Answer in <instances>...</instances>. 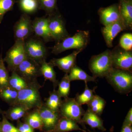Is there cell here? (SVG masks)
<instances>
[{
  "label": "cell",
  "mask_w": 132,
  "mask_h": 132,
  "mask_svg": "<svg viewBox=\"0 0 132 132\" xmlns=\"http://www.w3.org/2000/svg\"><path fill=\"white\" fill-rule=\"evenodd\" d=\"M90 41L89 31H78L73 36H70L55 43L52 48V53L57 55L72 49L83 51L87 47Z\"/></svg>",
  "instance_id": "6da1fadb"
},
{
  "label": "cell",
  "mask_w": 132,
  "mask_h": 132,
  "mask_svg": "<svg viewBox=\"0 0 132 132\" xmlns=\"http://www.w3.org/2000/svg\"><path fill=\"white\" fill-rule=\"evenodd\" d=\"M105 78L116 92L127 94L132 90V72L113 68Z\"/></svg>",
  "instance_id": "7a4b0ae2"
},
{
  "label": "cell",
  "mask_w": 132,
  "mask_h": 132,
  "mask_svg": "<svg viewBox=\"0 0 132 132\" xmlns=\"http://www.w3.org/2000/svg\"><path fill=\"white\" fill-rule=\"evenodd\" d=\"M42 87L38 81L28 83L27 87L18 92L16 103L23 104L30 110L40 108L44 103L39 92Z\"/></svg>",
  "instance_id": "3957f363"
},
{
  "label": "cell",
  "mask_w": 132,
  "mask_h": 132,
  "mask_svg": "<svg viewBox=\"0 0 132 132\" xmlns=\"http://www.w3.org/2000/svg\"><path fill=\"white\" fill-rule=\"evenodd\" d=\"M113 68L110 50H107L100 54L93 55L89 61V69L95 78L105 77Z\"/></svg>",
  "instance_id": "277c9868"
},
{
  "label": "cell",
  "mask_w": 132,
  "mask_h": 132,
  "mask_svg": "<svg viewBox=\"0 0 132 132\" xmlns=\"http://www.w3.org/2000/svg\"><path fill=\"white\" fill-rule=\"evenodd\" d=\"M40 38L29 37L24 41V49L26 57L36 63L40 64L46 61L48 55V51Z\"/></svg>",
  "instance_id": "5b68a950"
},
{
  "label": "cell",
  "mask_w": 132,
  "mask_h": 132,
  "mask_svg": "<svg viewBox=\"0 0 132 132\" xmlns=\"http://www.w3.org/2000/svg\"><path fill=\"white\" fill-rule=\"evenodd\" d=\"M59 112L62 117L71 119L81 125L84 130H87L82 118L85 111L81 105L78 104L75 98H66L62 100Z\"/></svg>",
  "instance_id": "8992f818"
},
{
  "label": "cell",
  "mask_w": 132,
  "mask_h": 132,
  "mask_svg": "<svg viewBox=\"0 0 132 132\" xmlns=\"http://www.w3.org/2000/svg\"><path fill=\"white\" fill-rule=\"evenodd\" d=\"M48 15L50 32L56 43L71 36L67 31L65 20L59 10L53 14Z\"/></svg>",
  "instance_id": "52a82bcc"
},
{
  "label": "cell",
  "mask_w": 132,
  "mask_h": 132,
  "mask_svg": "<svg viewBox=\"0 0 132 132\" xmlns=\"http://www.w3.org/2000/svg\"><path fill=\"white\" fill-rule=\"evenodd\" d=\"M24 41L15 40L14 45L7 51L3 59L4 62L7 64L9 71L12 72L15 71L17 67L27 58L24 49Z\"/></svg>",
  "instance_id": "ba28073f"
},
{
  "label": "cell",
  "mask_w": 132,
  "mask_h": 132,
  "mask_svg": "<svg viewBox=\"0 0 132 132\" xmlns=\"http://www.w3.org/2000/svg\"><path fill=\"white\" fill-rule=\"evenodd\" d=\"M14 71L27 83L37 81V78L42 76L40 64L27 58Z\"/></svg>",
  "instance_id": "9c48e42d"
},
{
  "label": "cell",
  "mask_w": 132,
  "mask_h": 132,
  "mask_svg": "<svg viewBox=\"0 0 132 132\" xmlns=\"http://www.w3.org/2000/svg\"><path fill=\"white\" fill-rule=\"evenodd\" d=\"M112 65L114 68L132 70V50L127 51L118 46L111 51Z\"/></svg>",
  "instance_id": "30bf717a"
},
{
  "label": "cell",
  "mask_w": 132,
  "mask_h": 132,
  "mask_svg": "<svg viewBox=\"0 0 132 132\" xmlns=\"http://www.w3.org/2000/svg\"><path fill=\"white\" fill-rule=\"evenodd\" d=\"M15 40L25 41L30 37L33 32L32 21L28 15L24 13L15 24L13 27Z\"/></svg>",
  "instance_id": "8fae6325"
},
{
  "label": "cell",
  "mask_w": 132,
  "mask_h": 132,
  "mask_svg": "<svg viewBox=\"0 0 132 132\" xmlns=\"http://www.w3.org/2000/svg\"><path fill=\"white\" fill-rule=\"evenodd\" d=\"M43 123V132H53L62 116L59 112L49 109L44 103L38 108Z\"/></svg>",
  "instance_id": "7c38bea8"
},
{
  "label": "cell",
  "mask_w": 132,
  "mask_h": 132,
  "mask_svg": "<svg viewBox=\"0 0 132 132\" xmlns=\"http://www.w3.org/2000/svg\"><path fill=\"white\" fill-rule=\"evenodd\" d=\"M101 23L106 26L121 19L118 3L106 7H101L98 10Z\"/></svg>",
  "instance_id": "4fadbf2b"
},
{
  "label": "cell",
  "mask_w": 132,
  "mask_h": 132,
  "mask_svg": "<svg viewBox=\"0 0 132 132\" xmlns=\"http://www.w3.org/2000/svg\"><path fill=\"white\" fill-rule=\"evenodd\" d=\"M126 30L122 19L108 26L102 28V34L104 37L107 46L111 48L113 46V42L115 37L121 31Z\"/></svg>",
  "instance_id": "5bb4252c"
},
{
  "label": "cell",
  "mask_w": 132,
  "mask_h": 132,
  "mask_svg": "<svg viewBox=\"0 0 132 132\" xmlns=\"http://www.w3.org/2000/svg\"><path fill=\"white\" fill-rule=\"evenodd\" d=\"M32 26L36 36L41 38L45 42L53 41L48 29L47 16L36 18L32 21Z\"/></svg>",
  "instance_id": "9a60e30c"
},
{
  "label": "cell",
  "mask_w": 132,
  "mask_h": 132,
  "mask_svg": "<svg viewBox=\"0 0 132 132\" xmlns=\"http://www.w3.org/2000/svg\"><path fill=\"white\" fill-rule=\"evenodd\" d=\"M82 51L76 50L66 57L60 59L53 58L50 60L49 63L53 67H57L64 72L69 73L71 69L76 65L77 55Z\"/></svg>",
  "instance_id": "2e32d148"
},
{
  "label": "cell",
  "mask_w": 132,
  "mask_h": 132,
  "mask_svg": "<svg viewBox=\"0 0 132 132\" xmlns=\"http://www.w3.org/2000/svg\"><path fill=\"white\" fill-rule=\"evenodd\" d=\"M119 10L126 30L132 29V0H119Z\"/></svg>",
  "instance_id": "e0dca14e"
},
{
  "label": "cell",
  "mask_w": 132,
  "mask_h": 132,
  "mask_svg": "<svg viewBox=\"0 0 132 132\" xmlns=\"http://www.w3.org/2000/svg\"><path fill=\"white\" fill-rule=\"evenodd\" d=\"M10 106L9 109L3 111V113L6 118L12 121L19 120L31 111L25 105L20 103H16Z\"/></svg>",
  "instance_id": "ac0fdd59"
},
{
  "label": "cell",
  "mask_w": 132,
  "mask_h": 132,
  "mask_svg": "<svg viewBox=\"0 0 132 132\" xmlns=\"http://www.w3.org/2000/svg\"><path fill=\"white\" fill-rule=\"evenodd\" d=\"M82 121L85 125H88L92 128H98L102 131H106L104 127V121L100 116L93 112L89 109L85 111L82 118Z\"/></svg>",
  "instance_id": "d6986e66"
},
{
  "label": "cell",
  "mask_w": 132,
  "mask_h": 132,
  "mask_svg": "<svg viewBox=\"0 0 132 132\" xmlns=\"http://www.w3.org/2000/svg\"><path fill=\"white\" fill-rule=\"evenodd\" d=\"M78 130L87 132L86 130L81 129L78 125V123L75 121L62 117L53 132H68Z\"/></svg>",
  "instance_id": "ffe728a7"
},
{
  "label": "cell",
  "mask_w": 132,
  "mask_h": 132,
  "mask_svg": "<svg viewBox=\"0 0 132 132\" xmlns=\"http://www.w3.org/2000/svg\"><path fill=\"white\" fill-rule=\"evenodd\" d=\"M22 118L23 122L27 124L34 130L38 129L43 132L42 121L38 108L29 111Z\"/></svg>",
  "instance_id": "44dd1931"
},
{
  "label": "cell",
  "mask_w": 132,
  "mask_h": 132,
  "mask_svg": "<svg viewBox=\"0 0 132 132\" xmlns=\"http://www.w3.org/2000/svg\"><path fill=\"white\" fill-rule=\"evenodd\" d=\"M69 73V79L71 81L76 80L84 81L85 82L90 81L96 82L97 81L96 78L88 75L85 71L77 65L71 69Z\"/></svg>",
  "instance_id": "7402d4cb"
},
{
  "label": "cell",
  "mask_w": 132,
  "mask_h": 132,
  "mask_svg": "<svg viewBox=\"0 0 132 132\" xmlns=\"http://www.w3.org/2000/svg\"><path fill=\"white\" fill-rule=\"evenodd\" d=\"M45 101L44 104L47 107L54 112H59L62 100L57 90L54 89L50 92L49 97Z\"/></svg>",
  "instance_id": "603a6c76"
},
{
  "label": "cell",
  "mask_w": 132,
  "mask_h": 132,
  "mask_svg": "<svg viewBox=\"0 0 132 132\" xmlns=\"http://www.w3.org/2000/svg\"><path fill=\"white\" fill-rule=\"evenodd\" d=\"M40 66L42 76L46 79L53 82L54 89H55L59 82L57 79L56 74L54 69V67L49 62L48 63L46 61L43 62L41 64Z\"/></svg>",
  "instance_id": "cb8c5ba5"
},
{
  "label": "cell",
  "mask_w": 132,
  "mask_h": 132,
  "mask_svg": "<svg viewBox=\"0 0 132 132\" xmlns=\"http://www.w3.org/2000/svg\"><path fill=\"white\" fill-rule=\"evenodd\" d=\"M106 101L99 95H94L93 98L87 104L88 109L99 116L103 113Z\"/></svg>",
  "instance_id": "d4e9b609"
},
{
  "label": "cell",
  "mask_w": 132,
  "mask_h": 132,
  "mask_svg": "<svg viewBox=\"0 0 132 132\" xmlns=\"http://www.w3.org/2000/svg\"><path fill=\"white\" fill-rule=\"evenodd\" d=\"M18 92L9 86L0 88V98L10 106L16 104Z\"/></svg>",
  "instance_id": "484cf974"
},
{
  "label": "cell",
  "mask_w": 132,
  "mask_h": 132,
  "mask_svg": "<svg viewBox=\"0 0 132 132\" xmlns=\"http://www.w3.org/2000/svg\"><path fill=\"white\" fill-rule=\"evenodd\" d=\"M19 7L26 14L35 13L39 9V0H19Z\"/></svg>",
  "instance_id": "4316f807"
},
{
  "label": "cell",
  "mask_w": 132,
  "mask_h": 132,
  "mask_svg": "<svg viewBox=\"0 0 132 132\" xmlns=\"http://www.w3.org/2000/svg\"><path fill=\"white\" fill-rule=\"evenodd\" d=\"M28 85V83L18 75L15 71L12 72L9 80V86L10 87L19 92L27 87Z\"/></svg>",
  "instance_id": "83f0119b"
},
{
  "label": "cell",
  "mask_w": 132,
  "mask_h": 132,
  "mask_svg": "<svg viewBox=\"0 0 132 132\" xmlns=\"http://www.w3.org/2000/svg\"><path fill=\"white\" fill-rule=\"evenodd\" d=\"M86 86L85 90L81 94H77L76 96V101L78 104L80 105L84 104H87L91 100L94 96V93L95 92V88L93 89H90L88 88L87 82H85Z\"/></svg>",
  "instance_id": "f1b7e54d"
},
{
  "label": "cell",
  "mask_w": 132,
  "mask_h": 132,
  "mask_svg": "<svg viewBox=\"0 0 132 132\" xmlns=\"http://www.w3.org/2000/svg\"><path fill=\"white\" fill-rule=\"evenodd\" d=\"M39 9L44 10L47 15L54 13L59 11L57 0H39Z\"/></svg>",
  "instance_id": "f546056e"
},
{
  "label": "cell",
  "mask_w": 132,
  "mask_h": 132,
  "mask_svg": "<svg viewBox=\"0 0 132 132\" xmlns=\"http://www.w3.org/2000/svg\"><path fill=\"white\" fill-rule=\"evenodd\" d=\"M71 82L69 79L68 73H66L58 85L59 89L57 91L62 98L64 99L68 98L70 93Z\"/></svg>",
  "instance_id": "4dcf8cb0"
},
{
  "label": "cell",
  "mask_w": 132,
  "mask_h": 132,
  "mask_svg": "<svg viewBox=\"0 0 132 132\" xmlns=\"http://www.w3.org/2000/svg\"><path fill=\"white\" fill-rule=\"evenodd\" d=\"M15 2V0H0V24L5 14L13 9Z\"/></svg>",
  "instance_id": "1f68e13d"
},
{
  "label": "cell",
  "mask_w": 132,
  "mask_h": 132,
  "mask_svg": "<svg viewBox=\"0 0 132 132\" xmlns=\"http://www.w3.org/2000/svg\"><path fill=\"white\" fill-rule=\"evenodd\" d=\"M0 114L2 116V120L1 121V132H20L17 127H15L12 123H10L5 117L3 111L0 109Z\"/></svg>",
  "instance_id": "d6a6232c"
},
{
  "label": "cell",
  "mask_w": 132,
  "mask_h": 132,
  "mask_svg": "<svg viewBox=\"0 0 132 132\" xmlns=\"http://www.w3.org/2000/svg\"><path fill=\"white\" fill-rule=\"evenodd\" d=\"M10 76L3 61L0 65V88L9 86Z\"/></svg>",
  "instance_id": "836d02e7"
},
{
  "label": "cell",
  "mask_w": 132,
  "mask_h": 132,
  "mask_svg": "<svg viewBox=\"0 0 132 132\" xmlns=\"http://www.w3.org/2000/svg\"><path fill=\"white\" fill-rule=\"evenodd\" d=\"M120 46L123 49L127 51L132 50V34L126 33L121 37Z\"/></svg>",
  "instance_id": "e575fe53"
},
{
  "label": "cell",
  "mask_w": 132,
  "mask_h": 132,
  "mask_svg": "<svg viewBox=\"0 0 132 132\" xmlns=\"http://www.w3.org/2000/svg\"><path fill=\"white\" fill-rule=\"evenodd\" d=\"M16 127L20 132H35L34 130L29 125L21 122L20 120L17 121Z\"/></svg>",
  "instance_id": "d590c367"
},
{
  "label": "cell",
  "mask_w": 132,
  "mask_h": 132,
  "mask_svg": "<svg viewBox=\"0 0 132 132\" xmlns=\"http://www.w3.org/2000/svg\"><path fill=\"white\" fill-rule=\"evenodd\" d=\"M123 125H132V108H131L126 116Z\"/></svg>",
  "instance_id": "8d00e7d4"
},
{
  "label": "cell",
  "mask_w": 132,
  "mask_h": 132,
  "mask_svg": "<svg viewBox=\"0 0 132 132\" xmlns=\"http://www.w3.org/2000/svg\"><path fill=\"white\" fill-rule=\"evenodd\" d=\"M121 132H132V126L123 125Z\"/></svg>",
  "instance_id": "74e56055"
},
{
  "label": "cell",
  "mask_w": 132,
  "mask_h": 132,
  "mask_svg": "<svg viewBox=\"0 0 132 132\" xmlns=\"http://www.w3.org/2000/svg\"><path fill=\"white\" fill-rule=\"evenodd\" d=\"M3 61V59L2 58V54H1V55H0V65H1V64L2 62Z\"/></svg>",
  "instance_id": "f35d334b"
},
{
  "label": "cell",
  "mask_w": 132,
  "mask_h": 132,
  "mask_svg": "<svg viewBox=\"0 0 132 132\" xmlns=\"http://www.w3.org/2000/svg\"><path fill=\"white\" fill-rule=\"evenodd\" d=\"M1 121H0V132H1Z\"/></svg>",
  "instance_id": "ab89813d"
},
{
  "label": "cell",
  "mask_w": 132,
  "mask_h": 132,
  "mask_svg": "<svg viewBox=\"0 0 132 132\" xmlns=\"http://www.w3.org/2000/svg\"><path fill=\"white\" fill-rule=\"evenodd\" d=\"M94 132L92 131H90L89 130H88V132Z\"/></svg>",
  "instance_id": "60d3db41"
},
{
  "label": "cell",
  "mask_w": 132,
  "mask_h": 132,
  "mask_svg": "<svg viewBox=\"0 0 132 132\" xmlns=\"http://www.w3.org/2000/svg\"><path fill=\"white\" fill-rule=\"evenodd\" d=\"M79 132H80V131H79Z\"/></svg>",
  "instance_id": "b9f144b4"
},
{
  "label": "cell",
  "mask_w": 132,
  "mask_h": 132,
  "mask_svg": "<svg viewBox=\"0 0 132 132\" xmlns=\"http://www.w3.org/2000/svg\"><path fill=\"white\" fill-rule=\"evenodd\" d=\"M0 109H1V108H0Z\"/></svg>",
  "instance_id": "7bdbcfd3"
}]
</instances>
